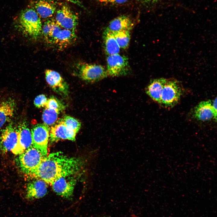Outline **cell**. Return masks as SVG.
<instances>
[{"label": "cell", "mask_w": 217, "mask_h": 217, "mask_svg": "<svg viewBox=\"0 0 217 217\" xmlns=\"http://www.w3.org/2000/svg\"><path fill=\"white\" fill-rule=\"evenodd\" d=\"M82 165V162L79 158L68 157L61 152L53 153L44 158L30 176L51 185L61 178L77 173Z\"/></svg>", "instance_id": "1"}, {"label": "cell", "mask_w": 217, "mask_h": 217, "mask_svg": "<svg viewBox=\"0 0 217 217\" xmlns=\"http://www.w3.org/2000/svg\"><path fill=\"white\" fill-rule=\"evenodd\" d=\"M42 32L47 42L60 49L72 43L76 37L75 32L61 27L53 20L45 23Z\"/></svg>", "instance_id": "2"}, {"label": "cell", "mask_w": 217, "mask_h": 217, "mask_svg": "<svg viewBox=\"0 0 217 217\" xmlns=\"http://www.w3.org/2000/svg\"><path fill=\"white\" fill-rule=\"evenodd\" d=\"M17 25L25 35L32 38H37L42 32L40 18L35 10L32 8H26L20 12Z\"/></svg>", "instance_id": "3"}, {"label": "cell", "mask_w": 217, "mask_h": 217, "mask_svg": "<svg viewBox=\"0 0 217 217\" xmlns=\"http://www.w3.org/2000/svg\"><path fill=\"white\" fill-rule=\"evenodd\" d=\"M44 157L39 150L32 146L20 154L18 161L22 171L30 176Z\"/></svg>", "instance_id": "4"}, {"label": "cell", "mask_w": 217, "mask_h": 217, "mask_svg": "<svg viewBox=\"0 0 217 217\" xmlns=\"http://www.w3.org/2000/svg\"><path fill=\"white\" fill-rule=\"evenodd\" d=\"M74 73L83 80L94 82L108 76L106 69L103 66L95 64L79 63L75 65Z\"/></svg>", "instance_id": "5"}, {"label": "cell", "mask_w": 217, "mask_h": 217, "mask_svg": "<svg viewBox=\"0 0 217 217\" xmlns=\"http://www.w3.org/2000/svg\"><path fill=\"white\" fill-rule=\"evenodd\" d=\"M182 90L178 82L176 80H168L165 84L162 93L161 104L166 107H171L179 101Z\"/></svg>", "instance_id": "6"}, {"label": "cell", "mask_w": 217, "mask_h": 217, "mask_svg": "<svg viewBox=\"0 0 217 217\" xmlns=\"http://www.w3.org/2000/svg\"><path fill=\"white\" fill-rule=\"evenodd\" d=\"M106 70L108 75L119 76L128 74L130 70L128 60L119 54L108 55L106 59Z\"/></svg>", "instance_id": "7"}, {"label": "cell", "mask_w": 217, "mask_h": 217, "mask_svg": "<svg viewBox=\"0 0 217 217\" xmlns=\"http://www.w3.org/2000/svg\"><path fill=\"white\" fill-rule=\"evenodd\" d=\"M49 130V127L44 124H38L31 131L33 146L39 150L45 157L48 155Z\"/></svg>", "instance_id": "8"}, {"label": "cell", "mask_w": 217, "mask_h": 217, "mask_svg": "<svg viewBox=\"0 0 217 217\" xmlns=\"http://www.w3.org/2000/svg\"><path fill=\"white\" fill-rule=\"evenodd\" d=\"M78 20L77 15L67 5H63L57 11L55 21L64 29L75 32Z\"/></svg>", "instance_id": "9"}, {"label": "cell", "mask_w": 217, "mask_h": 217, "mask_svg": "<svg viewBox=\"0 0 217 217\" xmlns=\"http://www.w3.org/2000/svg\"><path fill=\"white\" fill-rule=\"evenodd\" d=\"M18 138L17 144L11 152L15 154H20L32 146V140L31 131L26 122L20 124L17 128Z\"/></svg>", "instance_id": "10"}, {"label": "cell", "mask_w": 217, "mask_h": 217, "mask_svg": "<svg viewBox=\"0 0 217 217\" xmlns=\"http://www.w3.org/2000/svg\"><path fill=\"white\" fill-rule=\"evenodd\" d=\"M45 74L47 82L54 91L64 96L68 95V85L58 73L48 69L45 71Z\"/></svg>", "instance_id": "11"}, {"label": "cell", "mask_w": 217, "mask_h": 217, "mask_svg": "<svg viewBox=\"0 0 217 217\" xmlns=\"http://www.w3.org/2000/svg\"><path fill=\"white\" fill-rule=\"evenodd\" d=\"M17 128L12 123L9 124L2 131L0 136V148L4 152L12 150L17 141Z\"/></svg>", "instance_id": "12"}, {"label": "cell", "mask_w": 217, "mask_h": 217, "mask_svg": "<svg viewBox=\"0 0 217 217\" xmlns=\"http://www.w3.org/2000/svg\"><path fill=\"white\" fill-rule=\"evenodd\" d=\"M76 181L75 178L69 176L61 178L51 185L58 195L69 198L72 196Z\"/></svg>", "instance_id": "13"}, {"label": "cell", "mask_w": 217, "mask_h": 217, "mask_svg": "<svg viewBox=\"0 0 217 217\" xmlns=\"http://www.w3.org/2000/svg\"><path fill=\"white\" fill-rule=\"evenodd\" d=\"M76 133L68 129L60 120L58 123L52 126L49 130V139L52 142L61 140H75Z\"/></svg>", "instance_id": "14"}, {"label": "cell", "mask_w": 217, "mask_h": 217, "mask_svg": "<svg viewBox=\"0 0 217 217\" xmlns=\"http://www.w3.org/2000/svg\"><path fill=\"white\" fill-rule=\"evenodd\" d=\"M47 191V184L41 179L36 178L27 185L26 198L30 200L41 198L46 194Z\"/></svg>", "instance_id": "15"}, {"label": "cell", "mask_w": 217, "mask_h": 217, "mask_svg": "<svg viewBox=\"0 0 217 217\" xmlns=\"http://www.w3.org/2000/svg\"><path fill=\"white\" fill-rule=\"evenodd\" d=\"M194 115L195 118L199 120L207 121L213 118L216 121L217 115L210 100L202 101L199 103L194 109Z\"/></svg>", "instance_id": "16"}, {"label": "cell", "mask_w": 217, "mask_h": 217, "mask_svg": "<svg viewBox=\"0 0 217 217\" xmlns=\"http://www.w3.org/2000/svg\"><path fill=\"white\" fill-rule=\"evenodd\" d=\"M16 104L14 99L10 98L0 104V130L13 117Z\"/></svg>", "instance_id": "17"}, {"label": "cell", "mask_w": 217, "mask_h": 217, "mask_svg": "<svg viewBox=\"0 0 217 217\" xmlns=\"http://www.w3.org/2000/svg\"><path fill=\"white\" fill-rule=\"evenodd\" d=\"M133 25V21L130 17L122 15L112 20L106 28L112 33L123 30L130 31Z\"/></svg>", "instance_id": "18"}, {"label": "cell", "mask_w": 217, "mask_h": 217, "mask_svg": "<svg viewBox=\"0 0 217 217\" xmlns=\"http://www.w3.org/2000/svg\"><path fill=\"white\" fill-rule=\"evenodd\" d=\"M167 80L164 78L154 79L150 82L146 89V93L154 101L160 103L164 86Z\"/></svg>", "instance_id": "19"}, {"label": "cell", "mask_w": 217, "mask_h": 217, "mask_svg": "<svg viewBox=\"0 0 217 217\" xmlns=\"http://www.w3.org/2000/svg\"><path fill=\"white\" fill-rule=\"evenodd\" d=\"M103 39L105 50L108 56L119 53L120 48L112 33L106 28L103 33Z\"/></svg>", "instance_id": "20"}, {"label": "cell", "mask_w": 217, "mask_h": 217, "mask_svg": "<svg viewBox=\"0 0 217 217\" xmlns=\"http://www.w3.org/2000/svg\"><path fill=\"white\" fill-rule=\"evenodd\" d=\"M35 11L42 18L51 17L55 13L56 7L52 3L46 0H39L34 4Z\"/></svg>", "instance_id": "21"}, {"label": "cell", "mask_w": 217, "mask_h": 217, "mask_svg": "<svg viewBox=\"0 0 217 217\" xmlns=\"http://www.w3.org/2000/svg\"><path fill=\"white\" fill-rule=\"evenodd\" d=\"M130 31L123 30L112 33L120 48L125 49L128 46L130 40Z\"/></svg>", "instance_id": "22"}, {"label": "cell", "mask_w": 217, "mask_h": 217, "mask_svg": "<svg viewBox=\"0 0 217 217\" xmlns=\"http://www.w3.org/2000/svg\"><path fill=\"white\" fill-rule=\"evenodd\" d=\"M60 112L46 108L42 116L44 124L49 126L53 125L57 120Z\"/></svg>", "instance_id": "23"}, {"label": "cell", "mask_w": 217, "mask_h": 217, "mask_svg": "<svg viewBox=\"0 0 217 217\" xmlns=\"http://www.w3.org/2000/svg\"><path fill=\"white\" fill-rule=\"evenodd\" d=\"M69 129L76 133L79 131L81 127V123L77 119L70 116L66 115L61 120Z\"/></svg>", "instance_id": "24"}, {"label": "cell", "mask_w": 217, "mask_h": 217, "mask_svg": "<svg viewBox=\"0 0 217 217\" xmlns=\"http://www.w3.org/2000/svg\"><path fill=\"white\" fill-rule=\"evenodd\" d=\"M45 107L59 112L63 111L65 108L64 105L60 101L53 96L47 99Z\"/></svg>", "instance_id": "25"}, {"label": "cell", "mask_w": 217, "mask_h": 217, "mask_svg": "<svg viewBox=\"0 0 217 217\" xmlns=\"http://www.w3.org/2000/svg\"><path fill=\"white\" fill-rule=\"evenodd\" d=\"M47 99L44 94H40L37 96L34 101V105L38 108H41L46 106Z\"/></svg>", "instance_id": "26"}, {"label": "cell", "mask_w": 217, "mask_h": 217, "mask_svg": "<svg viewBox=\"0 0 217 217\" xmlns=\"http://www.w3.org/2000/svg\"><path fill=\"white\" fill-rule=\"evenodd\" d=\"M128 0H108V3L115 4H121L126 2Z\"/></svg>", "instance_id": "27"}, {"label": "cell", "mask_w": 217, "mask_h": 217, "mask_svg": "<svg viewBox=\"0 0 217 217\" xmlns=\"http://www.w3.org/2000/svg\"><path fill=\"white\" fill-rule=\"evenodd\" d=\"M66 1L68 2H70L71 3L77 5L79 6L82 7L84 8L83 6L78 0H60Z\"/></svg>", "instance_id": "28"}, {"label": "cell", "mask_w": 217, "mask_h": 217, "mask_svg": "<svg viewBox=\"0 0 217 217\" xmlns=\"http://www.w3.org/2000/svg\"><path fill=\"white\" fill-rule=\"evenodd\" d=\"M140 1L146 4H153L157 3L160 0H139Z\"/></svg>", "instance_id": "29"}, {"label": "cell", "mask_w": 217, "mask_h": 217, "mask_svg": "<svg viewBox=\"0 0 217 217\" xmlns=\"http://www.w3.org/2000/svg\"><path fill=\"white\" fill-rule=\"evenodd\" d=\"M217 98H215L212 102V107L215 114L217 115Z\"/></svg>", "instance_id": "30"}, {"label": "cell", "mask_w": 217, "mask_h": 217, "mask_svg": "<svg viewBox=\"0 0 217 217\" xmlns=\"http://www.w3.org/2000/svg\"><path fill=\"white\" fill-rule=\"evenodd\" d=\"M98 1L101 2H108V0H97Z\"/></svg>", "instance_id": "31"}]
</instances>
